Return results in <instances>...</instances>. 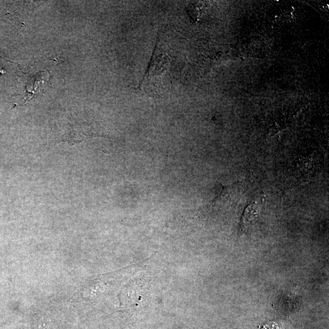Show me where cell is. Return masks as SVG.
<instances>
[{"label":"cell","instance_id":"cell-2","mask_svg":"<svg viewBox=\"0 0 329 329\" xmlns=\"http://www.w3.org/2000/svg\"><path fill=\"white\" fill-rule=\"evenodd\" d=\"M259 213V209L258 205L252 203L248 206L242 217L241 229L243 231L249 229L251 225L255 223Z\"/></svg>","mask_w":329,"mask_h":329},{"label":"cell","instance_id":"cell-3","mask_svg":"<svg viewBox=\"0 0 329 329\" xmlns=\"http://www.w3.org/2000/svg\"><path fill=\"white\" fill-rule=\"evenodd\" d=\"M40 324L38 325V328L37 329H48V322H40Z\"/></svg>","mask_w":329,"mask_h":329},{"label":"cell","instance_id":"cell-1","mask_svg":"<svg viewBox=\"0 0 329 329\" xmlns=\"http://www.w3.org/2000/svg\"><path fill=\"white\" fill-rule=\"evenodd\" d=\"M171 55L166 44L158 42L148 72L141 83V90L154 97L163 93L171 81Z\"/></svg>","mask_w":329,"mask_h":329}]
</instances>
